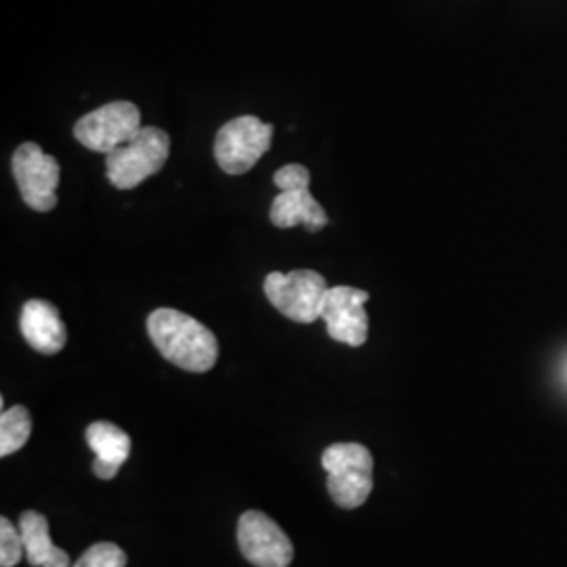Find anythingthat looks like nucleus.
I'll list each match as a JSON object with an SVG mask.
<instances>
[{"label":"nucleus","instance_id":"1","mask_svg":"<svg viewBox=\"0 0 567 567\" xmlns=\"http://www.w3.org/2000/svg\"><path fill=\"white\" fill-rule=\"evenodd\" d=\"M147 334L171 364L187 372H208L217 364L219 341L196 318L177 309H156L147 318Z\"/></svg>","mask_w":567,"mask_h":567},{"label":"nucleus","instance_id":"2","mask_svg":"<svg viewBox=\"0 0 567 567\" xmlns=\"http://www.w3.org/2000/svg\"><path fill=\"white\" fill-rule=\"evenodd\" d=\"M171 154V137L158 126H142V131L107 154V179L118 189H135L140 183L161 173Z\"/></svg>","mask_w":567,"mask_h":567},{"label":"nucleus","instance_id":"3","mask_svg":"<svg viewBox=\"0 0 567 567\" xmlns=\"http://www.w3.org/2000/svg\"><path fill=\"white\" fill-rule=\"evenodd\" d=\"M322 466L328 473V492L341 508H358L372 494L374 461L362 444H334L326 447Z\"/></svg>","mask_w":567,"mask_h":567},{"label":"nucleus","instance_id":"4","mask_svg":"<svg viewBox=\"0 0 567 567\" xmlns=\"http://www.w3.org/2000/svg\"><path fill=\"white\" fill-rule=\"evenodd\" d=\"M265 297L288 320L299 324H313L322 318L326 280L311 269H295L290 274L271 271L265 278Z\"/></svg>","mask_w":567,"mask_h":567},{"label":"nucleus","instance_id":"5","mask_svg":"<svg viewBox=\"0 0 567 567\" xmlns=\"http://www.w3.org/2000/svg\"><path fill=\"white\" fill-rule=\"evenodd\" d=\"M274 126L257 116H238L227 122L215 137V158L227 175H244L271 147Z\"/></svg>","mask_w":567,"mask_h":567},{"label":"nucleus","instance_id":"6","mask_svg":"<svg viewBox=\"0 0 567 567\" xmlns=\"http://www.w3.org/2000/svg\"><path fill=\"white\" fill-rule=\"evenodd\" d=\"M60 163L44 154L34 142L21 143L13 154V177L20 187L21 200L37 213H49L58 206Z\"/></svg>","mask_w":567,"mask_h":567},{"label":"nucleus","instance_id":"7","mask_svg":"<svg viewBox=\"0 0 567 567\" xmlns=\"http://www.w3.org/2000/svg\"><path fill=\"white\" fill-rule=\"evenodd\" d=\"M142 131V112L135 103L112 102L82 116L74 126V137L84 147L110 154Z\"/></svg>","mask_w":567,"mask_h":567},{"label":"nucleus","instance_id":"8","mask_svg":"<svg viewBox=\"0 0 567 567\" xmlns=\"http://www.w3.org/2000/svg\"><path fill=\"white\" fill-rule=\"evenodd\" d=\"M238 545L244 557L255 567H288L295 559L290 538L261 511H248L240 517Z\"/></svg>","mask_w":567,"mask_h":567},{"label":"nucleus","instance_id":"9","mask_svg":"<svg viewBox=\"0 0 567 567\" xmlns=\"http://www.w3.org/2000/svg\"><path fill=\"white\" fill-rule=\"evenodd\" d=\"M370 295L351 286H334L326 292L322 320L330 339L349 347H362L368 339V313L364 305Z\"/></svg>","mask_w":567,"mask_h":567},{"label":"nucleus","instance_id":"10","mask_svg":"<svg viewBox=\"0 0 567 567\" xmlns=\"http://www.w3.org/2000/svg\"><path fill=\"white\" fill-rule=\"evenodd\" d=\"M21 334L25 343L39 353H60L68 341L65 324L61 322L60 309L49 301L32 299L21 309Z\"/></svg>","mask_w":567,"mask_h":567},{"label":"nucleus","instance_id":"11","mask_svg":"<svg viewBox=\"0 0 567 567\" xmlns=\"http://www.w3.org/2000/svg\"><path fill=\"white\" fill-rule=\"evenodd\" d=\"M86 444L95 452L93 473L100 480H114L121 466L131 456V437L121 426L112 423H93L86 429Z\"/></svg>","mask_w":567,"mask_h":567},{"label":"nucleus","instance_id":"12","mask_svg":"<svg viewBox=\"0 0 567 567\" xmlns=\"http://www.w3.org/2000/svg\"><path fill=\"white\" fill-rule=\"evenodd\" d=\"M269 219L280 229L305 225L307 231H320L328 225V215H326L322 204L311 196L309 187L280 192L276 196V200L271 203Z\"/></svg>","mask_w":567,"mask_h":567},{"label":"nucleus","instance_id":"13","mask_svg":"<svg viewBox=\"0 0 567 567\" xmlns=\"http://www.w3.org/2000/svg\"><path fill=\"white\" fill-rule=\"evenodd\" d=\"M25 559L32 567H70V555L55 547L49 534L47 517L37 511H25L20 517Z\"/></svg>","mask_w":567,"mask_h":567},{"label":"nucleus","instance_id":"14","mask_svg":"<svg viewBox=\"0 0 567 567\" xmlns=\"http://www.w3.org/2000/svg\"><path fill=\"white\" fill-rule=\"evenodd\" d=\"M32 433V416L25 405H13L0 416V456L16 454L28 444Z\"/></svg>","mask_w":567,"mask_h":567},{"label":"nucleus","instance_id":"15","mask_svg":"<svg viewBox=\"0 0 567 567\" xmlns=\"http://www.w3.org/2000/svg\"><path fill=\"white\" fill-rule=\"evenodd\" d=\"M23 536L7 517L0 519V567H16L23 557Z\"/></svg>","mask_w":567,"mask_h":567},{"label":"nucleus","instance_id":"16","mask_svg":"<svg viewBox=\"0 0 567 567\" xmlns=\"http://www.w3.org/2000/svg\"><path fill=\"white\" fill-rule=\"evenodd\" d=\"M72 567H126V553L114 543H100L89 548Z\"/></svg>","mask_w":567,"mask_h":567},{"label":"nucleus","instance_id":"17","mask_svg":"<svg viewBox=\"0 0 567 567\" xmlns=\"http://www.w3.org/2000/svg\"><path fill=\"white\" fill-rule=\"evenodd\" d=\"M274 183L278 185L280 192L305 189L311 183V173L307 171V166H303V164H286L274 175Z\"/></svg>","mask_w":567,"mask_h":567}]
</instances>
